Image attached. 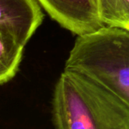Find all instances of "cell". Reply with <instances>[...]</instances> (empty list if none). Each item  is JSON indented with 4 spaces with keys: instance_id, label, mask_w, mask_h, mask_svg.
Masks as SVG:
<instances>
[{
    "instance_id": "3",
    "label": "cell",
    "mask_w": 129,
    "mask_h": 129,
    "mask_svg": "<svg viewBox=\"0 0 129 129\" xmlns=\"http://www.w3.org/2000/svg\"><path fill=\"white\" fill-rule=\"evenodd\" d=\"M51 18L78 36L94 32L104 25L96 0H37Z\"/></svg>"
},
{
    "instance_id": "5",
    "label": "cell",
    "mask_w": 129,
    "mask_h": 129,
    "mask_svg": "<svg viewBox=\"0 0 129 129\" xmlns=\"http://www.w3.org/2000/svg\"><path fill=\"white\" fill-rule=\"evenodd\" d=\"M25 45L10 27L0 24V85L16 75Z\"/></svg>"
},
{
    "instance_id": "6",
    "label": "cell",
    "mask_w": 129,
    "mask_h": 129,
    "mask_svg": "<svg viewBox=\"0 0 129 129\" xmlns=\"http://www.w3.org/2000/svg\"><path fill=\"white\" fill-rule=\"evenodd\" d=\"M103 24L129 31V0H96Z\"/></svg>"
},
{
    "instance_id": "4",
    "label": "cell",
    "mask_w": 129,
    "mask_h": 129,
    "mask_svg": "<svg viewBox=\"0 0 129 129\" xmlns=\"http://www.w3.org/2000/svg\"><path fill=\"white\" fill-rule=\"evenodd\" d=\"M43 19V14L37 0H0V24L12 27L24 45Z\"/></svg>"
},
{
    "instance_id": "2",
    "label": "cell",
    "mask_w": 129,
    "mask_h": 129,
    "mask_svg": "<svg viewBox=\"0 0 129 129\" xmlns=\"http://www.w3.org/2000/svg\"><path fill=\"white\" fill-rule=\"evenodd\" d=\"M112 92L129 106V31L103 26L78 36L64 66Z\"/></svg>"
},
{
    "instance_id": "1",
    "label": "cell",
    "mask_w": 129,
    "mask_h": 129,
    "mask_svg": "<svg viewBox=\"0 0 129 129\" xmlns=\"http://www.w3.org/2000/svg\"><path fill=\"white\" fill-rule=\"evenodd\" d=\"M55 129H129V106L79 72L64 69L54 90Z\"/></svg>"
}]
</instances>
